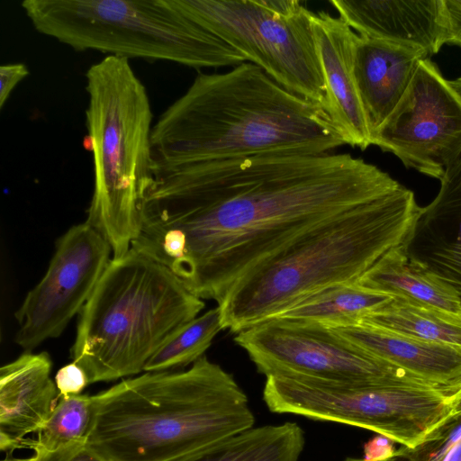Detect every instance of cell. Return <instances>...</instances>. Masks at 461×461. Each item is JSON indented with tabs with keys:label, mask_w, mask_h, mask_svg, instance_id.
Masks as SVG:
<instances>
[{
	"label": "cell",
	"mask_w": 461,
	"mask_h": 461,
	"mask_svg": "<svg viewBox=\"0 0 461 461\" xmlns=\"http://www.w3.org/2000/svg\"><path fill=\"white\" fill-rule=\"evenodd\" d=\"M134 249L201 299L230 289L316 224L401 184L349 153H262L153 171Z\"/></svg>",
	"instance_id": "6da1fadb"
},
{
	"label": "cell",
	"mask_w": 461,
	"mask_h": 461,
	"mask_svg": "<svg viewBox=\"0 0 461 461\" xmlns=\"http://www.w3.org/2000/svg\"><path fill=\"white\" fill-rule=\"evenodd\" d=\"M344 144L320 104L250 62L198 74L151 135L153 170L262 153H326Z\"/></svg>",
	"instance_id": "7a4b0ae2"
},
{
	"label": "cell",
	"mask_w": 461,
	"mask_h": 461,
	"mask_svg": "<svg viewBox=\"0 0 461 461\" xmlns=\"http://www.w3.org/2000/svg\"><path fill=\"white\" fill-rule=\"evenodd\" d=\"M93 399L86 447L104 461H172L255 424L233 375L205 356L185 371L123 379Z\"/></svg>",
	"instance_id": "3957f363"
},
{
	"label": "cell",
	"mask_w": 461,
	"mask_h": 461,
	"mask_svg": "<svg viewBox=\"0 0 461 461\" xmlns=\"http://www.w3.org/2000/svg\"><path fill=\"white\" fill-rule=\"evenodd\" d=\"M420 206L396 191L307 230L238 281L217 303L232 333L271 319L330 286L355 283L404 241Z\"/></svg>",
	"instance_id": "277c9868"
},
{
	"label": "cell",
	"mask_w": 461,
	"mask_h": 461,
	"mask_svg": "<svg viewBox=\"0 0 461 461\" xmlns=\"http://www.w3.org/2000/svg\"><path fill=\"white\" fill-rule=\"evenodd\" d=\"M204 305L168 268L131 248L111 259L79 312L72 361L89 384L138 375Z\"/></svg>",
	"instance_id": "5b68a950"
},
{
	"label": "cell",
	"mask_w": 461,
	"mask_h": 461,
	"mask_svg": "<svg viewBox=\"0 0 461 461\" xmlns=\"http://www.w3.org/2000/svg\"><path fill=\"white\" fill-rule=\"evenodd\" d=\"M88 104L84 147L91 152L94 192L86 223L123 257L140 230L153 182V113L147 89L129 59L107 56L86 73Z\"/></svg>",
	"instance_id": "8992f818"
},
{
	"label": "cell",
	"mask_w": 461,
	"mask_h": 461,
	"mask_svg": "<svg viewBox=\"0 0 461 461\" xmlns=\"http://www.w3.org/2000/svg\"><path fill=\"white\" fill-rule=\"evenodd\" d=\"M21 5L37 32L79 51L167 60L196 69L246 61L173 0H25Z\"/></svg>",
	"instance_id": "52a82bcc"
},
{
	"label": "cell",
	"mask_w": 461,
	"mask_h": 461,
	"mask_svg": "<svg viewBox=\"0 0 461 461\" xmlns=\"http://www.w3.org/2000/svg\"><path fill=\"white\" fill-rule=\"evenodd\" d=\"M454 399L416 381L357 386L269 376L263 390L272 412L369 429L409 449L444 436Z\"/></svg>",
	"instance_id": "ba28073f"
},
{
	"label": "cell",
	"mask_w": 461,
	"mask_h": 461,
	"mask_svg": "<svg viewBox=\"0 0 461 461\" xmlns=\"http://www.w3.org/2000/svg\"><path fill=\"white\" fill-rule=\"evenodd\" d=\"M286 90L325 105L312 13L296 0H173Z\"/></svg>",
	"instance_id": "9c48e42d"
},
{
	"label": "cell",
	"mask_w": 461,
	"mask_h": 461,
	"mask_svg": "<svg viewBox=\"0 0 461 461\" xmlns=\"http://www.w3.org/2000/svg\"><path fill=\"white\" fill-rule=\"evenodd\" d=\"M234 341L266 377L357 386L424 383L320 324L272 318L237 333Z\"/></svg>",
	"instance_id": "30bf717a"
},
{
	"label": "cell",
	"mask_w": 461,
	"mask_h": 461,
	"mask_svg": "<svg viewBox=\"0 0 461 461\" xmlns=\"http://www.w3.org/2000/svg\"><path fill=\"white\" fill-rule=\"evenodd\" d=\"M372 145L438 180L461 155V97L429 59L420 61L403 95L372 134Z\"/></svg>",
	"instance_id": "8fae6325"
},
{
	"label": "cell",
	"mask_w": 461,
	"mask_h": 461,
	"mask_svg": "<svg viewBox=\"0 0 461 461\" xmlns=\"http://www.w3.org/2000/svg\"><path fill=\"white\" fill-rule=\"evenodd\" d=\"M108 242L86 222L70 227L56 242L48 269L14 312V342L32 351L59 337L79 314L111 261Z\"/></svg>",
	"instance_id": "7c38bea8"
},
{
	"label": "cell",
	"mask_w": 461,
	"mask_h": 461,
	"mask_svg": "<svg viewBox=\"0 0 461 461\" xmlns=\"http://www.w3.org/2000/svg\"><path fill=\"white\" fill-rule=\"evenodd\" d=\"M311 20L324 77V110L344 143L365 150L372 134L354 75L357 33L325 11L312 13Z\"/></svg>",
	"instance_id": "4fadbf2b"
},
{
	"label": "cell",
	"mask_w": 461,
	"mask_h": 461,
	"mask_svg": "<svg viewBox=\"0 0 461 461\" xmlns=\"http://www.w3.org/2000/svg\"><path fill=\"white\" fill-rule=\"evenodd\" d=\"M439 180L438 194L420 206L401 247L412 262L453 289L461 303V155Z\"/></svg>",
	"instance_id": "5bb4252c"
},
{
	"label": "cell",
	"mask_w": 461,
	"mask_h": 461,
	"mask_svg": "<svg viewBox=\"0 0 461 461\" xmlns=\"http://www.w3.org/2000/svg\"><path fill=\"white\" fill-rule=\"evenodd\" d=\"M356 33L398 44L429 59L445 43L442 0H332Z\"/></svg>",
	"instance_id": "9a60e30c"
},
{
	"label": "cell",
	"mask_w": 461,
	"mask_h": 461,
	"mask_svg": "<svg viewBox=\"0 0 461 461\" xmlns=\"http://www.w3.org/2000/svg\"><path fill=\"white\" fill-rule=\"evenodd\" d=\"M49 353L25 351L0 369V448L24 447L25 436L38 432L50 417L59 393L50 378Z\"/></svg>",
	"instance_id": "2e32d148"
},
{
	"label": "cell",
	"mask_w": 461,
	"mask_h": 461,
	"mask_svg": "<svg viewBox=\"0 0 461 461\" xmlns=\"http://www.w3.org/2000/svg\"><path fill=\"white\" fill-rule=\"evenodd\" d=\"M329 328L359 348L451 396L461 391V348L364 322Z\"/></svg>",
	"instance_id": "e0dca14e"
},
{
	"label": "cell",
	"mask_w": 461,
	"mask_h": 461,
	"mask_svg": "<svg viewBox=\"0 0 461 461\" xmlns=\"http://www.w3.org/2000/svg\"><path fill=\"white\" fill-rule=\"evenodd\" d=\"M423 59L411 49L357 33L354 75L371 134L396 106Z\"/></svg>",
	"instance_id": "ac0fdd59"
},
{
	"label": "cell",
	"mask_w": 461,
	"mask_h": 461,
	"mask_svg": "<svg viewBox=\"0 0 461 461\" xmlns=\"http://www.w3.org/2000/svg\"><path fill=\"white\" fill-rule=\"evenodd\" d=\"M366 288L461 314V303L453 289L412 262L402 247L385 253L357 281Z\"/></svg>",
	"instance_id": "d6986e66"
},
{
	"label": "cell",
	"mask_w": 461,
	"mask_h": 461,
	"mask_svg": "<svg viewBox=\"0 0 461 461\" xmlns=\"http://www.w3.org/2000/svg\"><path fill=\"white\" fill-rule=\"evenodd\" d=\"M305 437L295 422L264 425L172 461H299Z\"/></svg>",
	"instance_id": "ffe728a7"
},
{
	"label": "cell",
	"mask_w": 461,
	"mask_h": 461,
	"mask_svg": "<svg viewBox=\"0 0 461 461\" xmlns=\"http://www.w3.org/2000/svg\"><path fill=\"white\" fill-rule=\"evenodd\" d=\"M392 298L357 282L339 284L310 295L274 318L326 327L354 325Z\"/></svg>",
	"instance_id": "44dd1931"
},
{
	"label": "cell",
	"mask_w": 461,
	"mask_h": 461,
	"mask_svg": "<svg viewBox=\"0 0 461 461\" xmlns=\"http://www.w3.org/2000/svg\"><path fill=\"white\" fill-rule=\"evenodd\" d=\"M361 322L461 348V314L408 299L393 297Z\"/></svg>",
	"instance_id": "7402d4cb"
},
{
	"label": "cell",
	"mask_w": 461,
	"mask_h": 461,
	"mask_svg": "<svg viewBox=\"0 0 461 461\" xmlns=\"http://www.w3.org/2000/svg\"><path fill=\"white\" fill-rule=\"evenodd\" d=\"M93 395L60 396L50 417L38 430L37 438H26L24 447L50 452L74 443H86L94 421Z\"/></svg>",
	"instance_id": "603a6c76"
},
{
	"label": "cell",
	"mask_w": 461,
	"mask_h": 461,
	"mask_svg": "<svg viewBox=\"0 0 461 461\" xmlns=\"http://www.w3.org/2000/svg\"><path fill=\"white\" fill-rule=\"evenodd\" d=\"M222 330L218 306L197 316L164 343L150 357L144 372L184 367L204 356L212 339Z\"/></svg>",
	"instance_id": "cb8c5ba5"
},
{
	"label": "cell",
	"mask_w": 461,
	"mask_h": 461,
	"mask_svg": "<svg viewBox=\"0 0 461 461\" xmlns=\"http://www.w3.org/2000/svg\"><path fill=\"white\" fill-rule=\"evenodd\" d=\"M343 461H421L416 449L402 447L393 450L384 440L370 441L362 458L347 457Z\"/></svg>",
	"instance_id": "d4e9b609"
},
{
	"label": "cell",
	"mask_w": 461,
	"mask_h": 461,
	"mask_svg": "<svg viewBox=\"0 0 461 461\" xmlns=\"http://www.w3.org/2000/svg\"><path fill=\"white\" fill-rule=\"evenodd\" d=\"M54 382L59 396L62 397L81 394L85 387L89 384L86 373L74 361L59 369Z\"/></svg>",
	"instance_id": "484cf974"
},
{
	"label": "cell",
	"mask_w": 461,
	"mask_h": 461,
	"mask_svg": "<svg viewBox=\"0 0 461 461\" xmlns=\"http://www.w3.org/2000/svg\"><path fill=\"white\" fill-rule=\"evenodd\" d=\"M36 461H104L86 443H74L50 452H34Z\"/></svg>",
	"instance_id": "4316f807"
},
{
	"label": "cell",
	"mask_w": 461,
	"mask_h": 461,
	"mask_svg": "<svg viewBox=\"0 0 461 461\" xmlns=\"http://www.w3.org/2000/svg\"><path fill=\"white\" fill-rule=\"evenodd\" d=\"M445 43L461 45V0H442Z\"/></svg>",
	"instance_id": "83f0119b"
},
{
	"label": "cell",
	"mask_w": 461,
	"mask_h": 461,
	"mask_svg": "<svg viewBox=\"0 0 461 461\" xmlns=\"http://www.w3.org/2000/svg\"><path fill=\"white\" fill-rule=\"evenodd\" d=\"M30 74L23 63L4 64L0 67V108L3 109L14 87Z\"/></svg>",
	"instance_id": "f1b7e54d"
},
{
	"label": "cell",
	"mask_w": 461,
	"mask_h": 461,
	"mask_svg": "<svg viewBox=\"0 0 461 461\" xmlns=\"http://www.w3.org/2000/svg\"><path fill=\"white\" fill-rule=\"evenodd\" d=\"M461 422V391L455 397L453 402V410L450 420L445 428V432L454 429L457 424Z\"/></svg>",
	"instance_id": "f546056e"
},
{
	"label": "cell",
	"mask_w": 461,
	"mask_h": 461,
	"mask_svg": "<svg viewBox=\"0 0 461 461\" xmlns=\"http://www.w3.org/2000/svg\"><path fill=\"white\" fill-rule=\"evenodd\" d=\"M451 86L454 90L461 97V77L456 78L454 80H449Z\"/></svg>",
	"instance_id": "4dcf8cb0"
},
{
	"label": "cell",
	"mask_w": 461,
	"mask_h": 461,
	"mask_svg": "<svg viewBox=\"0 0 461 461\" xmlns=\"http://www.w3.org/2000/svg\"><path fill=\"white\" fill-rule=\"evenodd\" d=\"M2 461H36V456L33 455L31 457H26V458H18V457H13L11 456L10 455L8 456H6L4 460Z\"/></svg>",
	"instance_id": "1f68e13d"
}]
</instances>
